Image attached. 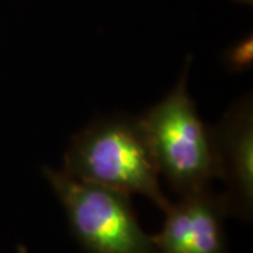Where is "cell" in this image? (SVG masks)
Listing matches in <instances>:
<instances>
[{"mask_svg": "<svg viewBox=\"0 0 253 253\" xmlns=\"http://www.w3.org/2000/svg\"><path fill=\"white\" fill-rule=\"evenodd\" d=\"M59 197L73 234L90 253H156L132 211L129 196L78 180L63 170L44 168Z\"/></svg>", "mask_w": 253, "mask_h": 253, "instance_id": "obj_3", "label": "cell"}, {"mask_svg": "<svg viewBox=\"0 0 253 253\" xmlns=\"http://www.w3.org/2000/svg\"><path fill=\"white\" fill-rule=\"evenodd\" d=\"M190 58L173 89L139 117L158 172L183 196L207 189L218 177L210 126L200 120L187 90Z\"/></svg>", "mask_w": 253, "mask_h": 253, "instance_id": "obj_2", "label": "cell"}, {"mask_svg": "<svg viewBox=\"0 0 253 253\" xmlns=\"http://www.w3.org/2000/svg\"><path fill=\"white\" fill-rule=\"evenodd\" d=\"M225 200L210 196L207 189L183 196L166 208L161 234L151 236L156 253H225L222 215Z\"/></svg>", "mask_w": 253, "mask_h": 253, "instance_id": "obj_4", "label": "cell"}, {"mask_svg": "<svg viewBox=\"0 0 253 253\" xmlns=\"http://www.w3.org/2000/svg\"><path fill=\"white\" fill-rule=\"evenodd\" d=\"M236 1H241V3H246V4H252L253 0H236Z\"/></svg>", "mask_w": 253, "mask_h": 253, "instance_id": "obj_7", "label": "cell"}, {"mask_svg": "<svg viewBox=\"0 0 253 253\" xmlns=\"http://www.w3.org/2000/svg\"><path fill=\"white\" fill-rule=\"evenodd\" d=\"M217 159L218 177L229 186V207L235 201L248 212L253 197V101L252 94L232 104L221 123L210 126Z\"/></svg>", "mask_w": 253, "mask_h": 253, "instance_id": "obj_5", "label": "cell"}, {"mask_svg": "<svg viewBox=\"0 0 253 253\" xmlns=\"http://www.w3.org/2000/svg\"><path fill=\"white\" fill-rule=\"evenodd\" d=\"M225 65L232 72H242L252 66L253 62V40L252 36L242 38L236 44L229 46L224 55Z\"/></svg>", "mask_w": 253, "mask_h": 253, "instance_id": "obj_6", "label": "cell"}, {"mask_svg": "<svg viewBox=\"0 0 253 253\" xmlns=\"http://www.w3.org/2000/svg\"><path fill=\"white\" fill-rule=\"evenodd\" d=\"M63 172L126 194L138 193L162 210L170 206L139 118L126 114L94 120L71 139Z\"/></svg>", "mask_w": 253, "mask_h": 253, "instance_id": "obj_1", "label": "cell"}]
</instances>
